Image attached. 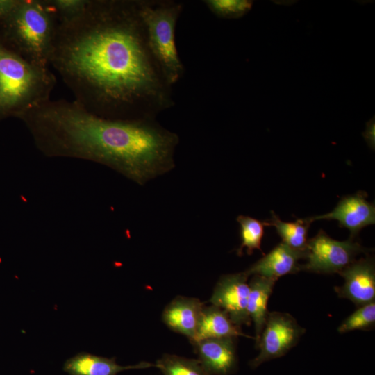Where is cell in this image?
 <instances>
[{"label": "cell", "instance_id": "obj_4", "mask_svg": "<svg viewBox=\"0 0 375 375\" xmlns=\"http://www.w3.org/2000/svg\"><path fill=\"white\" fill-rule=\"evenodd\" d=\"M56 82L49 69L30 64L0 40V116L20 117L50 99Z\"/></svg>", "mask_w": 375, "mask_h": 375}, {"label": "cell", "instance_id": "obj_22", "mask_svg": "<svg viewBox=\"0 0 375 375\" xmlns=\"http://www.w3.org/2000/svg\"><path fill=\"white\" fill-rule=\"evenodd\" d=\"M203 3L219 18L237 19L246 15L251 9L253 2L249 0H205Z\"/></svg>", "mask_w": 375, "mask_h": 375}, {"label": "cell", "instance_id": "obj_11", "mask_svg": "<svg viewBox=\"0 0 375 375\" xmlns=\"http://www.w3.org/2000/svg\"><path fill=\"white\" fill-rule=\"evenodd\" d=\"M236 338L204 339L192 343L198 360L211 375H231L238 369Z\"/></svg>", "mask_w": 375, "mask_h": 375}, {"label": "cell", "instance_id": "obj_1", "mask_svg": "<svg viewBox=\"0 0 375 375\" xmlns=\"http://www.w3.org/2000/svg\"><path fill=\"white\" fill-rule=\"evenodd\" d=\"M50 65L74 101L101 117L155 119L175 103L137 0H92L81 17L59 25Z\"/></svg>", "mask_w": 375, "mask_h": 375}, {"label": "cell", "instance_id": "obj_7", "mask_svg": "<svg viewBox=\"0 0 375 375\" xmlns=\"http://www.w3.org/2000/svg\"><path fill=\"white\" fill-rule=\"evenodd\" d=\"M305 332L306 329L290 314L269 312L256 344L259 353L249 361L250 367L256 369L267 361L285 356L296 346Z\"/></svg>", "mask_w": 375, "mask_h": 375}, {"label": "cell", "instance_id": "obj_23", "mask_svg": "<svg viewBox=\"0 0 375 375\" xmlns=\"http://www.w3.org/2000/svg\"><path fill=\"white\" fill-rule=\"evenodd\" d=\"M362 135L365 140V142L368 146L374 149L375 147V121L374 117L370 119L366 123V127L365 131L362 133Z\"/></svg>", "mask_w": 375, "mask_h": 375}, {"label": "cell", "instance_id": "obj_24", "mask_svg": "<svg viewBox=\"0 0 375 375\" xmlns=\"http://www.w3.org/2000/svg\"><path fill=\"white\" fill-rule=\"evenodd\" d=\"M18 2L19 0H0V21L14 9Z\"/></svg>", "mask_w": 375, "mask_h": 375}, {"label": "cell", "instance_id": "obj_5", "mask_svg": "<svg viewBox=\"0 0 375 375\" xmlns=\"http://www.w3.org/2000/svg\"><path fill=\"white\" fill-rule=\"evenodd\" d=\"M150 51L163 76L172 86L185 68L177 51L175 33L183 3L174 0H137Z\"/></svg>", "mask_w": 375, "mask_h": 375}, {"label": "cell", "instance_id": "obj_16", "mask_svg": "<svg viewBox=\"0 0 375 375\" xmlns=\"http://www.w3.org/2000/svg\"><path fill=\"white\" fill-rule=\"evenodd\" d=\"M276 280L253 275L249 285L247 310L254 324L256 344L265 326L269 311L267 304Z\"/></svg>", "mask_w": 375, "mask_h": 375}, {"label": "cell", "instance_id": "obj_6", "mask_svg": "<svg viewBox=\"0 0 375 375\" xmlns=\"http://www.w3.org/2000/svg\"><path fill=\"white\" fill-rule=\"evenodd\" d=\"M364 252H366V249L353 239L336 240L320 230L315 236L308 240L305 256L306 261L301 264V271L338 274L356 260L357 256Z\"/></svg>", "mask_w": 375, "mask_h": 375}, {"label": "cell", "instance_id": "obj_17", "mask_svg": "<svg viewBox=\"0 0 375 375\" xmlns=\"http://www.w3.org/2000/svg\"><path fill=\"white\" fill-rule=\"evenodd\" d=\"M263 223L265 226H274L284 244L294 250L306 251L308 240V232L310 224L306 218L286 222L282 221L278 216L272 212L270 219Z\"/></svg>", "mask_w": 375, "mask_h": 375}, {"label": "cell", "instance_id": "obj_14", "mask_svg": "<svg viewBox=\"0 0 375 375\" xmlns=\"http://www.w3.org/2000/svg\"><path fill=\"white\" fill-rule=\"evenodd\" d=\"M153 366L155 365L147 362L122 366L116 362L115 358H108L81 352L67 360L63 369L69 375H117L124 370L145 369Z\"/></svg>", "mask_w": 375, "mask_h": 375}, {"label": "cell", "instance_id": "obj_21", "mask_svg": "<svg viewBox=\"0 0 375 375\" xmlns=\"http://www.w3.org/2000/svg\"><path fill=\"white\" fill-rule=\"evenodd\" d=\"M92 0H47L54 11L59 25L72 22L88 10Z\"/></svg>", "mask_w": 375, "mask_h": 375}, {"label": "cell", "instance_id": "obj_20", "mask_svg": "<svg viewBox=\"0 0 375 375\" xmlns=\"http://www.w3.org/2000/svg\"><path fill=\"white\" fill-rule=\"evenodd\" d=\"M375 325V301L361 306L348 316L338 326L340 333L355 330L369 331Z\"/></svg>", "mask_w": 375, "mask_h": 375}, {"label": "cell", "instance_id": "obj_18", "mask_svg": "<svg viewBox=\"0 0 375 375\" xmlns=\"http://www.w3.org/2000/svg\"><path fill=\"white\" fill-rule=\"evenodd\" d=\"M163 375H211L196 359L164 354L155 364Z\"/></svg>", "mask_w": 375, "mask_h": 375}, {"label": "cell", "instance_id": "obj_13", "mask_svg": "<svg viewBox=\"0 0 375 375\" xmlns=\"http://www.w3.org/2000/svg\"><path fill=\"white\" fill-rule=\"evenodd\" d=\"M204 303L199 299L178 296L165 308L162 319L172 331L193 340L199 324Z\"/></svg>", "mask_w": 375, "mask_h": 375}, {"label": "cell", "instance_id": "obj_2", "mask_svg": "<svg viewBox=\"0 0 375 375\" xmlns=\"http://www.w3.org/2000/svg\"><path fill=\"white\" fill-rule=\"evenodd\" d=\"M20 118L45 156L100 163L140 185L174 165L178 137L155 119H108L75 101L50 99Z\"/></svg>", "mask_w": 375, "mask_h": 375}, {"label": "cell", "instance_id": "obj_12", "mask_svg": "<svg viewBox=\"0 0 375 375\" xmlns=\"http://www.w3.org/2000/svg\"><path fill=\"white\" fill-rule=\"evenodd\" d=\"M305 256L306 251L294 250L281 242L244 272L249 276L258 275L277 281L283 276L301 271L299 260Z\"/></svg>", "mask_w": 375, "mask_h": 375}, {"label": "cell", "instance_id": "obj_3", "mask_svg": "<svg viewBox=\"0 0 375 375\" xmlns=\"http://www.w3.org/2000/svg\"><path fill=\"white\" fill-rule=\"evenodd\" d=\"M0 23L9 49L30 64L49 69L59 23L47 0H19Z\"/></svg>", "mask_w": 375, "mask_h": 375}, {"label": "cell", "instance_id": "obj_8", "mask_svg": "<svg viewBox=\"0 0 375 375\" xmlns=\"http://www.w3.org/2000/svg\"><path fill=\"white\" fill-rule=\"evenodd\" d=\"M249 276L245 272L221 276L209 300L211 305L224 310L239 327L251 323L247 310Z\"/></svg>", "mask_w": 375, "mask_h": 375}, {"label": "cell", "instance_id": "obj_10", "mask_svg": "<svg viewBox=\"0 0 375 375\" xmlns=\"http://www.w3.org/2000/svg\"><path fill=\"white\" fill-rule=\"evenodd\" d=\"M365 192H358L342 198L331 212L307 217L311 223L317 220H336L341 227L347 228L351 233V239L363 228L375 222L374 204L367 200Z\"/></svg>", "mask_w": 375, "mask_h": 375}, {"label": "cell", "instance_id": "obj_15", "mask_svg": "<svg viewBox=\"0 0 375 375\" xmlns=\"http://www.w3.org/2000/svg\"><path fill=\"white\" fill-rule=\"evenodd\" d=\"M247 336L222 308L210 305L204 306L196 335L190 342L208 338Z\"/></svg>", "mask_w": 375, "mask_h": 375}, {"label": "cell", "instance_id": "obj_19", "mask_svg": "<svg viewBox=\"0 0 375 375\" xmlns=\"http://www.w3.org/2000/svg\"><path fill=\"white\" fill-rule=\"evenodd\" d=\"M237 221L240 224L241 238V244L237 251V254L241 256L244 248H246L249 255H251L256 249L261 251L264 223L244 215H239Z\"/></svg>", "mask_w": 375, "mask_h": 375}, {"label": "cell", "instance_id": "obj_9", "mask_svg": "<svg viewBox=\"0 0 375 375\" xmlns=\"http://www.w3.org/2000/svg\"><path fill=\"white\" fill-rule=\"evenodd\" d=\"M344 279L335 287L340 298L352 301L358 308L375 301V265L372 257L354 260L338 273Z\"/></svg>", "mask_w": 375, "mask_h": 375}]
</instances>
